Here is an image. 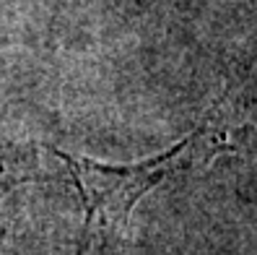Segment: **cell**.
I'll return each mask as SVG.
<instances>
[{"label": "cell", "mask_w": 257, "mask_h": 255, "mask_svg": "<svg viewBox=\"0 0 257 255\" xmlns=\"http://www.w3.org/2000/svg\"><path fill=\"white\" fill-rule=\"evenodd\" d=\"M200 138L192 136L172 146L156 159L138 161V164H104L96 159H88L63 148H52V154L65 161L70 177L83 203V229L78 239V252L86 255L88 245L96 234H109L114 229H122L135 203H138L148 190H154L164 183L172 172L187 167L198 151Z\"/></svg>", "instance_id": "obj_1"}]
</instances>
